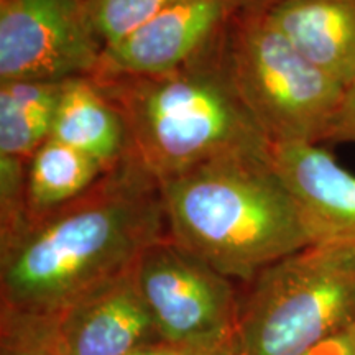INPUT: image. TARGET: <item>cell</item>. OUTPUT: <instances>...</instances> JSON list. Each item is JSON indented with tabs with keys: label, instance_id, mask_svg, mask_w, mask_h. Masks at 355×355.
Masks as SVG:
<instances>
[{
	"label": "cell",
	"instance_id": "obj_1",
	"mask_svg": "<svg viewBox=\"0 0 355 355\" xmlns=\"http://www.w3.org/2000/svg\"><path fill=\"white\" fill-rule=\"evenodd\" d=\"M168 234L159 181L130 153L87 193L0 243V309L58 316Z\"/></svg>",
	"mask_w": 355,
	"mask_h": 355
},
{
	"label": "cell",
	"instance_id": "obj_2",
	"mask_svg": "<svg viewBox=\"0 0 355 355\" xmlns=\"http://www.w3.org/2000/svg\"><path fill=\"white\" fill-rule=\"evenodd\" d=\"M159 189L173 241L234 282H250L311 245L270 155L211 159L162 181Z\"/></svg>",
	"mask_w": 355,
	"mask_h": 355
},
{
	"label": "cell",
	"instance_id": "obj_3",
	"mask_svg": "<svg viewBox=\"0 0 355 355\" xmlns=\"http://www.w3.org/2000/svg\"><path fill=\"white\" fill-rule=\"evenodd\" d=\"M224 40L171 73L92 78L121 110L132 155L159 183L216 158L270 155L272 145L247 110L225 66Z\"/></svg>",
	"mask_w": 355,
	"mask_h": 355
},
{
	"label": "cell",
	"instance_id": "obj_4",
	"mask_svg": "<svg viewBox=\"0 0 355 355\" xmlns=\"http://www.w3.org/2000/svg\"><path fill=\"white\" fill-rule=\"evenodd\" d=\"M237 355H303L355 324V250L308 245L242 283Z\"/></svg>",
	"mask_w": 355,
	"mask_h": 355
},
{
	"label": "cell",
	"instance_id": "obj_5",
	"mask_svg": "<svg viewBox=\"0 0 355 355\" xmlns=\"http://www.w3.org/2000/svg\"><path fill=\"white\" fill-rule=\"evenodd\" d=\"M234 86L270 145H322L347 87L319 69L257 7L235 12L224 40Z\"/></svg>",
	"mask_w": 355,
	"mask_h": 355
},
{
	"label": "cell",
	"instance_id": "obj_6",
	"mask_svg": "<svg viewBox=\"0 0 355 355\" xmlns=\"http://www.w3.org/2000/svg\"><path fill=\"white\" fill-rule=\"evenodd\" d=\"M162 343L237 350L241 291L173 241L152 243L133 268Z\"/></svg>",
	"mask_w": 355,
	"mask_h": 355
},
{
	"label": "cell",
	"instance_id": "obj_7",
	"mask_svg": "<svg viewBox=\"0 0 355 355\" xmlns=\"http://www.w3.org/2000/svg\"><path fill=\"white\" fill-rule=\"evenodd\" d=\"M102 50L87 0H0V81L91 78Z\"/></svg>",
	"mask_w": 355,
	"mask_h": 355
},
{
	"label": "cell",
	"instance_id": "obj_8",
	"mask_svg": "<svg viewBox=\"0 0 355 355\" xmlns=\"http://www.w3.org/2000/svg\"><path fill=\"white\" fill-rule=\"evenodd\" d=\"M242 0H181L105 46L91 78H145L184 68L219 46Z\"/></svg>",
	"mask_w": 355,
	"mask_h": 355
},
{
	"label": "cell",
	"instance_id": "obj_9",
	"mask_svg": "<svg viewBox=\"0 0 355 355\" xmlns=\"http://www.w3.org/2000/svg\"><path fill=\"white\" fill-rule=\"evenodd\" d=\"M270 159L298 204L311 245L355 250V176L322 145H273Z\"/></svg>",
	"mask_w": 355,
	"mask_h": 355
},
{
	"label": "cell",
	"instance_id": "obj_10",
	"mask_svg": "<svg viewBox=\"0 0 355 355\" xmlns=\"http://www.w3.org/2000/svg\"><path fill=\"white\" fill-rule=\"evenodd\" d=\"M55 318L66 355H133L162 343L133 270Z\"/></svg>",
	"mask_w": 355,
	"mask_h": 355
},
{
	"label": "cell",
	"instance_id": "obj_11",
	"mask_svg": "<svg viewBox=\"0 0 355 355\" xmlns=\"http://www.w3.org/2000/svg\"><path fill=\"white\" fill-rule=\"evenodd\" d=\"M304 58L349 87L355 83V0L254 3Z\"/></svg>",
	"mask_w": 355,
	"mask_h": 355
},
{
	"label": "cell",
	"instance_id": "obj_12",
	"mask_svg": "<svg viewBox=\"0 0 355 355\" xmlns=\"http://www.w3.org/2000/svg\"><path fill=\"white\" fill-rule=\"evenodd\" d=\"M51 139L96 159L104 171H110L132 153L121 110L89 76L64 81Z\"/></svg>",
	"mask_w": 355,
	"mask_h": 355
},
{
	"label": "cell",
	"instance_id": "obj_13",
	"mask_svg": "<svg viewBox=\"0 0 355 355\" xmlns=\"http://www.w3.org/2000/svg\"><path fill=\"white\" fill-rule=\"evenodd\" d=\"M104 173L96 159L50 137L26 165L25 224L83 196Z\"/></svg>",
	"mask_w": 355,
	"mask_h": 355
},
{
	"label": "cell",
	"instance_id": "obj_14",
	"mask_svg": "<svg viewBox=\"0 0 355 355\" xmlns=\"http://www.w3.org/2000/svg\"><path fill=\"white\" fill-rule=\"evenodd\" d=\"M64 81H0V155L28 162L51 137Z\"/></svg>",
	"mask_w": 355,
	"mask_h": 355
},
{
	"label": "cell",
	"instance_id": "obj_15",
	"mask_svg": "<svg viewBox=\"0 0 355 355\" xmlns=\"http://www.w3.org/2000/svg\"><path fill=\"white\" fill-rule=\"evenodd\" d=\"M0 355H66L56 318L0 309Z\"/></svg>",
	"mask_w": 355,
	"mask_h": 355
},
{
	"label": "cell",
	"instance_id": "obj_16",
	"mask_svg": "<svg viewBox=\"0 0 355 355\" xmlns=\"http://www.w3.org/2000/svg\"><path fill=\"white\" fill-rule=\"evenodd\" d=\"M181 0H87V15L102 46L121 42Z\"/></svg>",
	"mask_w": 355,
	"mask_h": 355
},
{
	"label": "cell",
	"instance_id": "obj_17",
	"mask_svg": "<svg viewBox=\"0 0 355 355\" xmlns=\"http://www.w3.org/2000/svg\"><path fill=\"white\" fill-rule=\"evenodd\" d=\"M26 159L0 155V243L26 220Z\"/></svg>",
	"mask_w": 355,
	"mask_h": 355
},
{
	"label": "cell",
	"instance_id": "obj_18",
	"mask_svg": "<svg viewBox=\"0 0 355 355\" xmlns=\"http://www.w3.org/2000/svg\"><path fill=\"white\" fill-rule=\"evenodd\" d=\"M329 141L355 145V83L347 87L344 104L331 130Z\"/></svg>",
	"mask_w": 355,
	"mask_h": 355
},
{
	"label": "cell",
	"instance_id": "obj_19",
	"mask_svg": "<svg viewBox=\"0 0 355 355\" xmlns=\"http://www.w3.org/2000/svg\"><path fill=\"white\" fill-rule=\"evenodd\" d=\"M133 355H237V350L230 349H206L194 345H178L168 343H155L146 345Z\"/></svg>",
	"mask_w": 355,
	"mask_h": 355
},
{
	"label": "cell",
	"instance_id": "obj_20",
	"mask_svg": "<svg viewBox=\"0 0 355 355\" xmlns=\"http://www.w3.org/2000/svg\"><path fill=\"white\" fill-rule=\"evenodd\" d=\"M303 355H355V324Z\"/></svg>",
	"mask_w": 355,
	"mask_h": 355
},
{
	"label": "cell",
	"instance_id": "obj_21",
	"mask_svg": "<svg viewBox=\"0 0 355 355\" xmlns=\"http://www.w3.org/2000/svg\"><path fill=\"white\" fill-rule=\"evenodd\" d=\"M243 6H254V3H263V2H270V0H242Z\"/></svg>",
	"mask_w": 355,
	"mask_h": 355
}]
</instances>
